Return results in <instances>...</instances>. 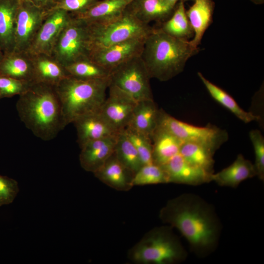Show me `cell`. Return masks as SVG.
<instances>
[{"mask_svg": "<svg viewBox=\"0 0 264 264\" xmlns=\"http://www.w3.org/2000/svg\"><path fill=\"white\" fill-rule=\"evenodd\" d=\"M28 1L34 5L43 8L48 11L54 4V0H23Z\"/></svg>", "mask_w": 264, "mask_h": 264, "instance_id": "74e56055", "label": "cell"}, {"mask_svg": "<svg viewBox=\"0 0 264 264\" xmlns=\"http://www.w3.org/2000/svg\"><path fill=\"white\" fill-rule=\"evenodd\" d=\"M109 96L104 102L100 112L118 132L129 124L138 101L132 96L110 84Z\"/></svg>", "mask_w": 264, "mask_h": 264, "instance_id": "8fae6325", "label": "cell"}, {"mask_svg": "<svg viewBox=\"0 0 264 264\" xmlns=\"http://www.w3.org/2000/svg\"><path fill=\"white\" fill-rule=\"evenodd\" d=\"M71 18V14L65 10L49 12L26 52L51 55L57 39Z\"/></svg>", "mask_w": 264, "mask_h": 264, "instance_id": "7c38bea8", "label": "cell"}, {"mask_svg": "<svg viewBox=\"0 0 264 264\" xmlns=\"http://www.w3.org/2000/svg\"><path fill=\"white\" fill-rule=\"evenodd\" d=\"M31 83L0 74V96L2 98L20 95L27 89Z\"/></svg>", "mask_w": 264, "mask_h": 264, "instance_id": "e575fe53", "label": "cell"}, {"mask_svg": "<svg viewBox=\"0 0 264 264\" xmlns=\"http://www.w3.org/2000/svg\"><path fill=\"white\" fill-rule=\"evenodd\" d=\"M169 183L198 185L211 181V175L188 163L179 154L161 166Z\"/></svg>", "mask_w": 264, "mask_h": 264, "instance_id": "5bb4252c", "label": "cell"}, {"mask_svg": "<svg viewBox=\"0 0 264 264\" xmlns=\"http://www.w3.org/2000/svg\"><path fill=\"white\" fill-rule=\"evenodd\" d=\"M157 27L167 34L173 37L190 41L194 33L186 14L184 1H179L171 16Z\"/></svg>", "mask_w": 264, "mask_h": 264, "instance_id": "83f0119b", "label": "cell"}, {"mask_svg": "<svg viewBox=\"0 0 264 264\" xmlns=\"http://www.w3.org/2000/svg\"><path fill=\"white\" fill-rule=\"evenodd\" d=\"M47 14L46 10L21 0L16 20L14 51H27Z\"/></svg>", "mask_w": 264, "mask_h": 264, "instance_id": "30bf717a", "label": "cell"}, {"mask_svg": "<svg viewBox=\"0 0 264 264\" xmlns=\"http://www.w3.org/2000/svg\"><path fill=\"white\" fill-rule=\"evenodd\" d=\"M189 41L171 36L158 27H153L146 37L141 54L150 78L167 81L184 68L189 58L197 54Z\"/></svg>", "mask_w": 264, "mask_h": 264, "instance_id": "3957f363", "label": "cell"}, {"mask_svg": "<svg viewBox=\"0 0 264 264\" xmlns=\"http://www.w3.org/2000/svg\"><path fill=\"white\" fill-rule=\"evenodd\" d=\"M161 220L175 227L199 257L210 254L218 246L221 224L213 206L198 195L185 193L169 200L160 209Z\"/></svg>", "mask_w": 264, "mask_h": 264, "instance_id": "6da1fadb", "label": "cell"}, {"mask_svg": "<svg viewBox=\"0 0 264 264\" xmlns=\"http://www.w3.org/2000/svg\"><path fill=\"white\" fill-rule=\"evenodd\" d=\"M117 136L90 141L82 146L79 161L82 168L94 173L101 167L114 153Z\"/></svg>", "mask_w": 264, "mask_h": 264, "instance_id": "2e32d148", "label": "cell"}, {"mask_svg": "<svg viewBox=\"0 0 264 264\" xmlns=\"http://www.w3.org/2000/svg\"><path fill=\"white\" fill-rule=\"evenodd\" d=\"M187 253L171 226L155 227L145 234L128 252L140 264H173L184 261Z\"/></svg>", "mask_w": 264, "mask_h": 264, "instance_id": "5b68a950", "label": "cell"}, {"mask_svg": "<svg viewBox=\"0 0 264 264\" xmlns=\"http://www.w3.org/2000/svg\"><path fill=\"white\" fill-rule=\"evenodd\" d=\"M257 176L254 164L239 154L229 166L211 175V181L220 186L236 188L243 181Z\"/></svg>", "mask_w": 264, "mask_h": 264, "instance_id": "d6986e66", "label": "cell"}, {"mask_svg": "<svg viewBox=\"0 0 264 264\" xmlns=\"http://www.w3.org/2000/svg\"><path fill=\"white\" fill-rule=\"evenodd\" d=\"M89 46L88 24L71 16L57 39L51 56L65 67L74 62L89 57Z\"/></svg>", "mask_w": 264, "mask_h": 264, "instance_id": "52a82bcc", "label": "cell"}, {"mask_svg": "<svg viewBox=\"0 0 264 264\" xmlns=\"http://www.w3.org/2000/svg\"><path fill=\"white\" fill-rule=\"evenodd\" d=\"M146 37L132 39L106 47L91 50L88 57L111 71L128 60L140 56Z\"/></svg>", "mask_w": 264, "mask_h": 264, "instance_id": "4fadbf2b", "label": "cell"}, {"mask_svg": "<svg viewBox=\"0 0 264 264\" xmlns=\"http://www.w3.org/2000/svg\"><path fill=\"white\" fill-rule=\"evenodd\" d=\"M161 109L154 99L138 101L129 125L151 139L159 124Z\"/></svg>", "mask_w": 264, "mask_h": 264, "instance_id": "d4e9b609", "label": "cell"}, {"mask_svg": "<svg viewBox=\"0 0 264 264\" xmlns=\"http://www.w3.org/2000/svg\"><path fill=\"white\" fill-rule=\"evenodd\" d=\"M123 131L136 149L143 165L153 164L151 139L130 127Z\"/></svg>", "mask_w": 264, "mask_h": 264, "instance_id": "d6a6232c", "label": "cell"}, {"mask_svg": "<svg viewBox=\"0 0 264 264\" xmlns=\"http://www.w3.org/2000/svg\"><path fill=\"white\" fill-rule=\"evenodd\" d=\"M133 0H99L86 11L71 14L88 24H101L111 21L125 11Z\"/></svg>", "mask_w": 264, "mask_h": 264, "instance_id": "ffe728a7", "label": "cell"}, {"mask_svg": "<svg viewBox=\"0 0 264 264\" xmlns=\"http://www.w3.org/2000/svg\"><path fill=\"white\" fill-rule=\"evenodd\" d=\"M30 56L33 66V83L55 86L68 76L65 67L51 55L39 54Z\"/></svg>", "mask_w": 264, "mask_h": 264, "instance_id": "ac0fdd59", "label": "cell"}, {"mask_svg": "<svg viewBox=\"0 0 264 264\" xmlns=\"http://www.w3.org/2000/svg\"><path fill=\"white\" fill-rule=\"evenodd\" d=\"M186 14L193 29V38L189 41L194 47H198L203 36L213 22L215 4L212 0H194Z\"/></svg>", "mask_w": 264, "mask_h": 264, "instance_id": "44dd1931", "label": "cell"}, {"mask_svg": "<svg viewBox=\"0 0 264 264\" xmlns=\"http://www.w3.org/2000/svg\"><path fill=\"white\" fill-rule=\"evenodd\" d=\"M216 152L209 147L197 142H183L179 154L189 164L212 174L215 161L213 158Z\"/></svg>", "mask_w": 264, "mask_h": 264, "instance_id": "f1b7e54d", "label": "cell"}, {"mask_svg": "<svg viewBox=\"0 0 264 264\" xmlns=\"http://www.w3.org/2000/svg\"><path fill=\"white\" fill-rule=\"evenodd\" d=\"M0 74L33 83L31 57L26 52L14 51L4 54L0 63Z\"/></svg>", "mask_w": 264, "mask_h": 264, "instance_id": "484cf974", "label": "cell"}, {"mask_svg": "<svg viewBox=\"0 0 264 264\" xmlns=\"http://www.w3.org/2000/svg\"><path fill=\"white\" fill-rule=\"evenodd\" d=\"M154 164L162 166L179 153L183 141L158 126L151 137Z\"/></svg>", "mask_w": 264, "mask_h": 264, "instance_id": "7402d4cb", "label": "cell"}, {"mask_svg": "<svg viewBox=\"0 0 264 264\" xmlns=\"http://www.w3.org/2000/svg\"><path fill=\"white\" fill-rule=\"evenodd\" d=\"M158 126L183 142L200 143L215 152L228 139V133L225 130L211 124L205 127L195 126L175 118L162 109Z\"/></svg>", "mask_w": 264, "mask_h": 264, "instance_id": "9c48e42d", "label": "cell"}, {"mask_svg": "<svg viewBox=\"0 0 264 264\" xmlns=\"http://www.w3.org/2000/svg\"><path fill=\"white\" fill-rule=\"evenodd\" d=\"M68 76L84 80L102 79L110 78L111 71L86 57L65 66Z\"/></svg>", "mask_w": 264, "mask_h": 264, "instance_id": "f546056e", "label": "cell"}, {"mask_svg": "<svg viewBox=\"0 0 264 264\" xmlns=\"http://www.w3.org/2000/svg\"><path fill=\"white\" fill-rule=\"evenodd\" d=\"M110 84V78L84 80L68 76L54 86L65 126L82 116L99 111Z\"/></svg>", "mask_w": 264, "mask_h": 264, "instance_id": "277c9868", "label": "cell"}, {"mask_svg": "<svg viewBox=\"0 0 264 264\" xmlns=\"http://www.w3.org/2000/svg\"><path fill=\"white\" fill-rule=\"evenodd\" d=\"M0 99H1V97H0Z\"/></svg>", "mask_w": 264, "mask_h": 264, "instance_id": "b9f144b4", "label": "cell"}, {"mask_svg": "<svg viewBox=\"0 0 264 264\" xmlns=\"http://www.w3.org/2000/svg\"><path fill=\"white\" fill-rule=\"evenodd\" d=\"M175 7L164 0H133L127 8L139 21L149 24L152 22L160 23L167 20Z\"/></svg>", "mask_w": 264, "mask_h": 264, "instance_id": "603a6c76", "label": "cell"}, {"mask_svg": "<svg viewBox=\"0 0 264 264\" xmlns=\"http://www.w3.org/2000/svg\"><path fill=\"white\" fill-rule=\"evenodd\" d=\"M198 75L211 96L240 120L245 123H248L252 121H258L261 119L259 115L243 110L230 94L207 79L201 73L198 72Z\"/></svg>", "mask_w": 264, "mask_h": 264, "instance_id": "4316f807", "label": "cell"}, {"mask_svg": "<svg viewBox=\"0 0 264 264\" xmlns=\"http://www.w3.org/2000/svg\"><path fill=\"white\" fill-rule=\"evenodd\" d=\"M4 53L1 50V48L0 47V63L2 61L3 57H4Z\"/></svg>", "mask_w": 264, "mask_h": 264, "instance_id": "ab89813d", "label": "cell"}, {"mask_svg": "<svg viewBox=\"0 0 264 264\" xmlns=\"http://www.w3.org/2000/svg\"><path fill=\"white\" fill-rule=\"evenodd\" d=\"M19 192V187L16 180L0 175V206L12 203Z\"/></svg>", "mask_w": 264, "mask_h": 264, "instance_id": "8d00e7d4", "label": "cell"}, {"mask_svg": "<svg viewBox=\"0 0 264 264\" xmlns=\"http://www.w3.org/2000/svg\"><path fill=\"white\" fill-rule=\"evenodd\" d=\"M19 96L16 103L19 116L36 136L50 140L65 128L61 105L54 86L32 83Z\"/></svg>", "mask_w": 264, "mask_h": 264, "instance_id": "7a4b0ae2", "label": "cell"}, {"mask_svg": "<svg viewBox=\"0 0 264 264\" xmlns=\"http://www.w3.org/2000/svg\"><path fill=\"white\" fill-rule=\"evenodd\" d=\"M114 153L120 163L134 175L143 165L136 149L123 131L117 135Z\"/></svg>", "mask_w": 264, "mask_h": 264, "instance_id": "4dcf8cb0", "label": "cell"}, {"mask_svg": "<svg viewBox=\"0 0 264 264\" xmlns=\"http://www.w3.org/2000/svg\"><path fill=\"white\" fill-rule=\"evenodd\" d=\"M166 2L172 6L175 7L176 4L180 1H184L187 0H164Z\"/></svg>", "mask_w": 264, "mask_h": 264, "instance_id": "f35d334b", "label": "cell"}, {"mask_svg": "<svg viewBox=\"0 0 264 264\" xmlns=\"http://www.w3.org/2000/svg\"><path fill=\"white\" fill-rule=\"evenodd\" d=\"M21 0H0V47L4 54L14 51L16 20Z\"/></svg>", "mask_w": 264, "mask_h": 264, "instance_id": "cb8c5ba5", "label": "cell"}, {"mask_svg": "<svg viewBox=\"0 0 264 264\" xmlns=\"http://www.w3.org/2000/svg\"><path fill=\"white\" fill-rule=\"evenodd\" d=\"M88 25L89 52L132 39L146 37L153 29L150 24L139 21L127 8L121 15L111 21Z\"/></svg>", "mask_w": 264, "mask_h": 264, "instance_id": "8992f818", "label": "cell"}, {"mask_svg": "<svg viewBox=\"0 0 264 264\" xmlns=\"http://www.w3.org/2000/svg\"><path fill=\"white\" fill-rule=\"evenodd\" d=\"M150 77L140 56L121 64L110 72L113 85L127 92L137 101L153 99Z\"/></svg>", "mask_w": 264, "mask_h": 264, "instance_id": "ba28073f", "label": "cell"}, {"mask_svg": "<svg viewBox=\"0 0 264 264\" xmlns=\"http://www.w3.org/2000/svg\"><path fill=\"white\" fill-rule=\"evenodd\" d=\"M254 3L256 4H262L264 2V0H251Z\"/></svg>", "mask_w": 264, "mask_h": 264, "instance_id": "60d3db41", "label": "cell"}, {"mask_svg": "<svg viewBox=\"0 0 264 264\" xmlns=\"http://www.w3.org/2000/svg\"><path fill=\"white\" fill-rule=\"evenodd\" d=\"M168 183V177L163 168L154 163L143 165L132 180V187Z\"/></svg>", "mask_w": 264, "mask_h": 264, "instance_id": "1f68e13d", "label": "cell"}, {"mask_svg": "<svg viewBox=\"0 0 264 264\" xmlns=\"http://www.w3.org/2000/svg\"><path fill=\"white\" fill-rule=\"evenodd\" d=\"M93 174L101 181L116 190L128 191L132 187L134 174L120 163L114 153Z\"/></svg>", "mask_w": 264, "mask_h": 264, "instance_id": "e0dca14e", "label": "cell"}, {"mask_svg": "<svg viewBox=\"0 0 264 264\" xmlns=\"http://www.w3.org/2000/svg\"><path fill=\"white\" fill-rule=\"evenodd\" d=\"M73 123L76 129L77 142L80 147L89 141L116 136L119 133L100 111L82 116Z\"/></svg>", "mask_w": 264, "mask_h": 264, "instance_id": "9a60e30c", "label": "cell"}, {"mask_svg": "<svg viewBox=\"0 0 264 264\" xmlns=\"http://www.w3.org/2000/svg\"><path fill=\"white\" fill-rule=\"evenodd\" d=\"M249 136L253 146L255 161L254 164L257 176L259 178L264 180V137L261 132L257 129L252 130Z\"/></svg>", "mask_w": 264, "mask_h": 264, "instance_id": "836d02e7", "label": "cell"}, {"mask_svg": "<svg viewBox=\"0 0 264 264\" xmlns=\"http://www.w3.org/2000/svg\"><path fill=\"white\" fill-rule=\"evenodd\" d=\"M99 0H54V4L48 11L60 9L65 10L71 14L83 13Z\"/></svg>", "mask_w": 264, "mask_h": 264, "instance_id": "d590c367", "label": "cell"}]
</instances>
